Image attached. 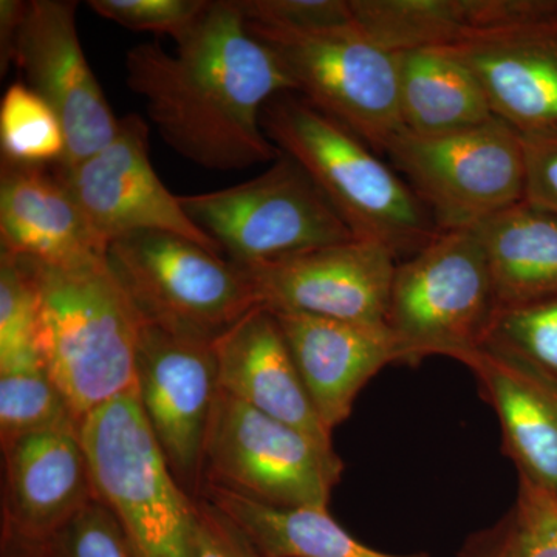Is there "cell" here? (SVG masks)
Here are the masks:
<instances>
[{
	"label": "cell",
	"mask_w": 557,
	"mask_h": 557,
	"mask_svg": "<svg viewBox=\"0 0 557 557\" xmlns=\"http://www.w3.org/2000/svg\"><path fill=\"white\" fill-rule=\"evenodd\" d=\"M58 557H137L126 534L98 498H94L50 542Z\"/></svg>",
	"instance_id": "31"
},
{
	"label": "cell",
	"mask_w": 557,
	"mask_h": 557,
	"mask_svg": "<svg viewBox=\"0 0 557 557\" xmlns=\"http://www.w3.org/2000/svg\"><path fill=\"white\" fill-rule=\"evenodd\" d=\"M260 121L270 141L309 174L357 239L384 245L401 262L442 233L379 152L306 98L278 94Z\"/></svg>",
	"instance_id": "3"
},
{
	"label": "cell",
	"mask_w": 557,
	"mask_h": 557,
	"mask_svg": "<svg viewBox=\"0 0 557 557\" xmlns=\"http://www.w3.org/2000/svg\"><path fill=\"white\" fill-rule=\"evenodd\" d=\"M200 497L233 520L265 557H428L387 555L370 548L350 536L329 508L274 507L209 485Z\"/></svg>",
	"instance_id": "24"
},
{
	"label": "cell",
	"mask_w": 557,
	"mask_h": 557,
	"mask_svg": "<svg viewBox=\"0 0 557 557\" xmlns=\"http://www.w3.org/2000/svg\"><path fill=\"white\" fill-rule=\"evenodd\" d=\"M2 453V544L49 545L97 498L79 428L25 435Z\"/></svg>",
	"instance_id": "15"
},
{
	"label": "cell",
	"mask_w": 557,
	"mask_h": 557,
	"mask_svg": "<svg viewBox=\"0 0 557 557\" xmlns=\"http://www.w3.org/2000/svg\"><path fill=\"white\" fill-rule=\"evenodd\" d=\"M214 343L148 322L138 339L139 408L172 475L194 498L203 490L205 440L220 394Z\"/></svg>",
	"instance_id": "11"
},
{
	"label": "cell",
	"mask_w": 557,
	"mask_h": 557,
	"mask_svg": "<svg viewBox=\"0 0 557 557\" xmlns=\"http://www.w3.org/2000/svg\"><path fill=\"white\" fill-rule=\"evenodd\" d=\"M91 11L134 32H150L177 40L208 9V0H91Z\"/></svg>",
	"instance_id": "29"
},
{
	"label": "cell",
	"mask_w": 557,
	"mask_h": 557,
	"mask_svg": "<svg viewBox=\"0 0 557 557\" xmlns=\"http://www.w3.org/2000/svg\"><path fill=\"white\" fill-rule=\"evenodd\" d=\"M178 199L242 269L357 239L317 183L282 152L258 177Z\"/></svg>",
	"instance_id": "7"
},
{
	"label": "cell",
	"mask_w": 557,
	"mask_h": 557,
	"mask_svg": "<svg viewBox=\"0 0 557 557\" xmlns=\"http://www.w3.org/2000/svg\"><path fill=\"white\" fill-rule=\"evenodd\" d=\"M27 2L17 0H2L0 2V72L2 76L9 72L11 62L14 61V47L22 20H24Z\"/></svg>",
	"instance_id": "35"
},
{
	"label": "cell",
	"mask_w": 557,
	"mask_h": 557,
	"mask_svg": "<svg viewBox=\"0 0 557 557\" xmlns=\"http://www.w3.org/2000/svg\"><path fill=\"white\" fill-rule=\"evenodd\" d=\"M467 366L496 410L520 479L557 496V388L487 351Z\"/></svg>",
	"instance_id": "21"
},
{
	"label": "cell",
	"mask_w": 557,
	"mask_h": 557,
	"mask_svg": "<svg viewBox=\"0 0 557 557\" xmlns=\"http://www.w3.org/2000/svg\"><path fill=\"white\" fill-rule=\"evenodd\" d=\"M401 129L420 137L456 134L497 119L475 73L453 51L398 53Z\"/></svg>",
	"instance_id": "22"
},
{
	"label": "cell",
	"mask_w": 557,
	"mask_h": 557,
	"mask_svg": "<svg viewBox=\"0 0 557 557\" xmlns=\"http://www.w3.org/2000/svg\"><path fill=\"white\" fill-rule=\"evenodd\" d=\"M497 557H509L508 549H507V547H505V544H504V547H502V552L498 553Z\"/></svg>",
	"instance_id": "37"
},
{
	"label": "cell",
	"mask_w": 557,
	"mask_h": 557,
	"mask_svg": "<svg viewBox=\"0 0 557 557\" xmlns=\"http://www.w3.org/2000/svg\"><path fill=\"white\" fill-rule=\"evenodd\" d=\"M449 51L475 73L498 120L523 139H557V21Z\"/></svg>",
	"instance_id": "19"
},
{
	"label": "cell",
	"mask_w": 557,
	"mask_h": 557,
	"mask_svg": "<svg viewBox=\"0 0 557 557\" xmlns=\"http://www.w3.org/2000/svg\"><path fill=\"white\" fill-rule=\"evenodd\" d=\"M245 24L284 64L296 94L375 152L384 153L403 131L398 53L380 46L357 22L321 30H287L247 20Z\"/></svg>",
	"instance_id": "8"
},
{
	"label": "cell",
	"mask_w": 557,
	"mask_h": 557,
	"mask_svg": "<svg viewBox=\"0 0 557 557\" xmlns=\"http://www.w3.org/2000/svg\"><path fill=\"white\" fill-rule=\"evenodd\" d=\"M397 265L384 245L354 239L245 270L269 310L387 327Z\"/></svg>",
	"instance_id": "14"
},
{
	"label": "cell",
	"mask_w": 557,
	"mask_h": 557,
	"mask_svg": "<svg viewBox=\"0 0 557 557\" xmlns=\"http://www.w3.org/2000/svg\"><path fill=\"white\" fill-rule=\"evenodd\" d=\"M2 557H58L50 545L27 547V545L2 544Z\"/></svg>",
	"instance_id": "36"
},
{
	"label": "cell",
	"mask_w": 557,
	"mask_h": 557,
	"mask_svg": "<svg viewBox=\"0 0 557 557\" xmlns=\"http://www.w3.org/2000/svg\"><path fill=\"white\" fill-rule=\"evenodd\" d=\"M127 51L126 83L180 157L211 171H242L281 156L262 127L271 98L295 91L284 64L252 36L236 0L209 2L175 40Z\"/></svg>",
	"instance_id": "1"
},
{
	"label": "cell",
	"mask_w": 557,
	"mask_h": 557,
	"mask_svg": "<svg viewBox=\"0 0 557 557\" xmlns=\"http://www.w3.org/2000/svg\"><path fill=\"white\" fill-rule=\"evenodd\" d=\"M220 388L333 449L274 314L256 307L215 339Z\"/></svg>",
	"instance_id": "18"
},
{
	"label": "cell",
	"mask_w": 557,
	"mask_h": 557,
	"mask_svg": "<svg viewBox=\"0 0 557 557\" xmlns=\"http://www.w3.org/2000/svg\"><path fill=\"white\" fill-rule=\"evenodd\" d=\"M21 260L36 288L40 357L81 426L94 410L137 387L143 319L108 256L73 265Z\"/></svg>",
	"instance_id": "2"
},
{
	"label": "cell",
	"mask_w": 557,
	"mask_h": 557,
	"mask_svg": "<svg viewBox=\"0 0 557 557\" xmlns=\"http://www.w3.org/2000/svg\"><path fill=\"white\" fill-rule=\"evenodd\" d=\"M98 500L137 557H196L197 498L172 475L137 392L94 410L79 426Z\"/></svg>",
	"instance_id": "4"
},
{
	"label": "cell",
	"mask_w": 557,
	"mask_h": 557,
	"mask_svg": "<svg viewBox=\"0 0 557 557\" xmlns=\"http://www.w3.org/2000/svg\"><path fill=\"white\" fill-rule=\"evenodd\" d=\"M197 508L199 534L196 557H265L244 531L207 498L197 497Z\"/></svg>",
	"instance_id": "33"
},
{
	"label": "cell",
	"mask_w": 557,
	"mask_h": 557,
	"mask_svg": "<svg viewBox=\"0 0 557 557\" xmlns=\"http://www.w3.org/2000/svg\"><path fill=\"white\" fill-rule=\"evenodd\" d=\"M245 20L287 30H321L354 24L350 0H236Z\"/></svg>",
	"instance_id": "32"
},
{
	"label": "cell",
	"mask_w": 557,
	"mask_h": 557,
	"mask_svg": "<svg viewBox=\"0 0 557 557\" xmlns=\"http://www.w3.org/2000/svg\"><path fill=\"white\" fill-rule=\"evenodd\" d=\"M38 299L21 259L0 255V368L40 355L36 343Z\"/></svg>",
	"instance_id": "28"
},
{
	"label": "cell",
	"mask_w": 557,
	"mask_h": 557,
	"mask_svg": "<svg viewBox=\"0 0 557 557\" xmlns=\"http://www.w3.org/2000/svg\"><path fill=\"white\" fill-rule=\"evenodd\" d=\"M343 469L335 449L220 388L205 440V485L274 507L329 508Z\"/></svg>",
	"instance_id": "10"
},
{
	"label": "cell",
	"mask_w": 557,
	"mask_h": 557,
	"mask_svg": "<svg viewBox=\"0 0 557 557\" xmlns=\"http://www.w3.org/2000/svg\"><path fill=\"white\" fill-rule=\"evenodd\" d=\"M106 256L143 322L168 332L215 341L260 306L247 270L186 237L141 231Z\"/></svg>",
	"instance_id": "6"
},
{
	"label": "cell",
	"mask_w": 557,
	"mask_h": 557,
	"mask_svg": "<svg viewBox=\"0 0 557 557\" xmlns=\"http://www.w3.org/2000/svg\"><path fill=\"white\" fill-rule=\"evenodd\" d=\"M359 28L397 53L458 49L557 21V0H350Z\"/></svg>",
	"instance_id": "16"
},
{
	"label": "cell",
	"mask_w": 557,
	"mask_h": 557,
	"mask_svg": "<svg viewBox=\"0 0 557 557\" xmlns=\"http://www.w3.org/2000/svg\"><path fill=\"white\" fill-rule=\"evenodd\" d=\"M65 145L57 112L27 84H11L0 102L2 161L27 166L60 164Z\"/></svg>",
	"instance_id": "27"
},
{
	"label": "cell",
	"mask_w": 557,
	"mask_h": 557,
	"mask_svg": "<svg viewBox=\"0 0 557 557\" xmlns=\"http://www.w3.org/2000/svg\"><path fill=\"white\" fill-rule=\"evenodd\" d=\"M78 2L32 0L25 7L14 64L27 86L60 116L65 156L58 168L70 170L100 152L116 137L120 119L110 109L76 30Z\"/></svg>",
	"instance_id": "13"
},
{
	"label": "cell",
	"mask_w": 557,
	"mask_h": 557,
	"mask_svg": "<svg viewBox=\"0 0 557 557\" xmlns=\"http://www.w3.org/2000/svg\"><path fill=\"white\" fill-rule=\"evenodd\" d=\"M0 242L14 258L73 265L108 255L58 172L2 161Z\"/></svg>",
	"instance_id": "20"
},
{
	"label": "cell",
	"mask_w": 557,
	"mask_h": 557,
	"mask_svg": "<svg viewBox=\"0 0 557 557\" xmlns=\"http://www.w3.org/2000/svg\"><path fill=\"white\" fill-rule=\"evenodd\" d=\"M57 172L106 251L127 234L161 231L223 255L157 175L149 160L148 123L137 113L120 119L119 134L100 152Z\"/></svg>",
	"instance_id": "12"
},
{
	"label": "cell",
	"mask_w": 557,
	"mask_h": 557,
	"mask_svg": "<svg viewBox=\"0 0 557 557\" xmlns=\"http://www.w3.org/2000/svg\"><path fill=\"white\" fill-rule=\"evenodd\" d=\"M482 350L557 388V295L502 307Z\"/></svg>",
	"instance_id": "26"
},
{
	"label": "cell",
	"mask_w": 557,
	"mask_h": 557,
	"mask_svg": "<svg viewBox=\"0 0 557 557\" xmlns=\"http://www.w3.org/2000/svg\"><path fill=\"white\" fill-rule=\"evenodd\" d=\"M384 153L440 231L475 228L525 201V141L505 121L437 137L401 131Z\"/></svg>",
	"instance_id": "9"
},
{
	"label": "cell",
	"mask_w": 557,
	"mask_h": 557,
	"mask_svg": "<svg viewBox=\"0 0 557 557\" xmlns=\"http://www.w3.org/2000/svg\"><path fill=\"white\" fill-rule=\"evenodd\" d=\"M62 428H79V423L51 380L40 355L0 368L2 446L25 435Z\"/></svg>",
	"instance_id": "25"
},
{
	"label": "cell",
	"mask_w": 557,
	"mask_h": 557,
	"mask_svg": "<svg viewBox=\"0 0 557 557\" xmlns=\"http://www.w3.org/2000/svg\"><path fill=\"white\" fill-rule=\"evenodd\" d=\"M498 310L478 228L442 231L398 262L386 324L398 362L449 357L468 364L482 350Z\"/></svg>",
	"instance_id": "5"
},
{
	"label": "cell",
	"mask_w": 557,
	"mask_h": 557,
	"mask_svg": "<svg viewBox=\"0 0 557 557\" xmlns=\"http://www.w3.org/2000/svg\"><path fill=\"white\" fill-rule=\"evenodd\" d=\"M278 329L324 426L346 421L361 388L398 362L387 327H369L311 314L273 311Z\"/></svg>",
	"instance_id": "17"
},
{
	"label": "cell",
	"mask_w": 557,
	"mask_h": 557,
	"mask_svg": "<svg viewBox=\"0 0 557 557\" xmlns=\"http://www.w3.org/2000/svg\"><path fill=\"white\" fill-rule=\"evenodd\" d=\"M502 307L557 295V215L520 201L475 226Z\"/></svg>",
	"instance_id": "23"
},
{
	"label": "cell",
	"mask_w": 557,
	"mask_h": 557,
	"mask_svg": "<svg viewBox=\"0 0 557 557\" xmlns=\"http://www.w3.org/2000/svg\"><path fill=\"white\" fill-rule=\"evenodd\" d=\"M509 557H557V496L520 479L507 541Z\"/></svg>",
	"instance_id": "30"
},
{
	"label": "cell",
	"mask_w": 557,
	"mask_h": 557,
	"mask_svg": "<svg viewBox=\"0 0 557 557\" xmlns=\"http://www.w3.org/2000/svg\"><path fill=\"white\" fill-rule=\"evenodd\" d=\"M527 152L525 201L557 215V139H523Z\"/></svg>",
	"instance_id": "34"
}]
</instances>
